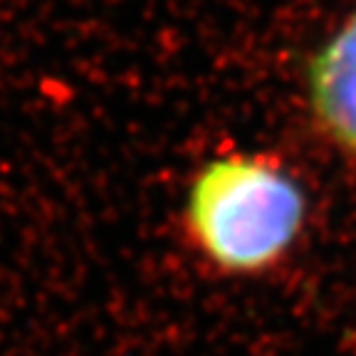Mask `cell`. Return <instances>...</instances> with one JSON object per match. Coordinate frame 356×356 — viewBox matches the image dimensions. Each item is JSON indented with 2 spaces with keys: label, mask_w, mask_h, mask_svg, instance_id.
Returning a JSON list of instances; mask_svg holds the SVG:
<instances>
[{
  "label": "cell",
  "mask_w": 356,
  "mask_h": 356,
  "mask_svg": "<svg viewBox=\"0 0 356 356\" xmlns=\"http://www.w3.org/2000/svg\"><path fill=\"white\" fill-rule=\"evenodd\" d=\"M307 99L324 136L356 159V10L309 60Z\"/></svg>",
  "instance_id": "2"
},
{
  "label": "cell",
  "mask_w": 356,
  "mask_h": 356,
  "mask_svg": "<svg viewBox=\"0 0 356 356\" xmlns=\"http://www.w3.org/2000/svg\"><path fill=\"white\" fill-rule=\"evenodd\" d=\"M307 222V193L277 156H216L193 176L184 225L191 245L222 275H262L289 255Z\"/></svg>",
  "instance_id": "1"
}]
</instances>
